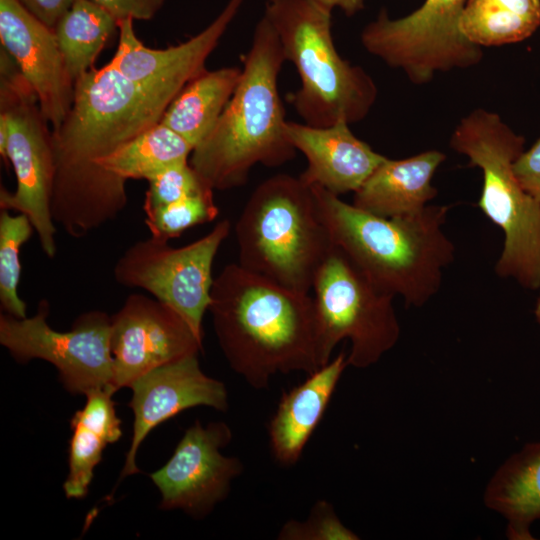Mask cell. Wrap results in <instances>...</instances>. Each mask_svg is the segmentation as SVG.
Instances as JSON below:
<instances>
[{
	"instance_id": "1",
	"label": "cell",
	"mask_w": 540,
	"mask_h": 540,
	"mask_svg": "<svg viewBox=\"0 0 540 540\" xmlns=\"http://www.w3.org/2000/svg\"><path fill=\"white\" fill-rule=\"evenodd\" d=\"M174 98L139 87L111 62L92 67L75 81L71 108L51 130V213L66 234L84 237L125 209L127 181L96 161L160 122Z\"/></svg>"
},
{
	"instance_id": "2",
	"label": "cell",
	"mask_w": 540,
	"mask_h": 540,
	"mask_svg": "<svg viewBox=\"0 0 540 540\" xmlns=\"http://www.w3.org/2000/svg\"><path fill=\"white\" fill-rule=\"evenodd\" d=\"M209 311L228 364L255 389L272 376L322 367L313 297L284 288L238 263L214 278Z\"/></svg>"
},
{
	"instance_id": "3",
	"label": "cell",
	"mask_w": 540,
	"mask_h": 540,
	"mask_svg": "<svg viewBox=\"0 0 540 540\" xmlns=\"http://www.w3.org/2000/svg\"><path fill=\"white\" fill-rule=\"evenodd\" d=\"M312 188L319 217L338 249L380 291L421 307L439 291L455 246L443 231L450 206L428 205L385 218Z\"/></svg>"
},
{
	"instance_id": "4",
	"label": "cell",
	"mask_w": 540,
	"mask_h": 540,
	"mask_svg": "<svg viewBox=\"0 0 540 540\" xmlns=\"http://www.w3.org/2000/svg\"><path fill=\"white\" fill-rule=\"evenodd\" d=\"M283 49L265 16L257 22L243 56L239 83L210 134L197 145L190 165L213 190L247 183L257 164L279 167L296 156L285 134L278 78Z\"/></svg>"
},
{
	"instance_id": "5",
	"label": "cell",
	"mask_w": 540,
	"mask_h": 540,
	"mask_svg": "<svg viewBox=\"0 0 540 540\" xmlns=\"http://www.w3.org/2000/svg\"><path fill=\"white\" fill-rule=\"evenodd\" d=\"M332 11L315 0H267L263 15L300 79L288 102L303 123L316 127L363 120L378 95L373 78L337 51Z\"/></svg>"
},
{
	"instance_id": "6",
	"label": "cell",
	"mask_w": 540,
	"mask_h": 540,
	"mask_svg": "<svg viewBox=\"0 0 540 540\" xmlns=\"http://www.w3.org/2000/svg\"><path fill=\"white\" fill-rule=\"evenodd\" d=\"M234 231L241 267L301 293L312 290L332 249L312 188L285 173L254 189Z\"/></svg>"
},
{
	"instance_id": "7",
	"label": "cell",
	"mask_w": 540,
	"mask_h": 540,
	"mask_svg": "<svg viewBox=\"0 0 540 540\" xmlns=\"http://www.w3.org/2000/svg\"><path fill=\"white\" fill-rule=\"evenodd\" d=\"M524 137L492 111L477 108L455 127L451 148L481 169L478 207L504 234L495 272L522 287L540 288V204L520 185L513 163L524 151Z\"/></svg>"
},
{
	"instance_id": "8",
	"label": "cell",
	"mask_w": 540,
	"mask_h": 540,
	"mask_svg": "<svg viewBox=\"0 0 540 540\" xmlns=\"http://www.w3.org/2000/svg\"><path fill=\"white\" fill-rule=\"evenodd\" d=\"M0 75V154L16 177L14 191L1 188L0 209L26 215L44 255L52 259L57 252L52 133L35 90L8 53L0 54Z\"/></svg>"
},
{
	"instance_id": "9",
	"label": "cell",
	"mask_w": 540,
	"mask_h": 540,
	"mask_svg": "<svg viewBox=\"0 0 540 540\" xmlns=\"http://www.w3.org/2000/svg\"><path fill=\"white\" fill-rule=\"evenodd\" d=\"M312 290L322 366L344 339L351 343L348 366L355 368L375 364L396 345L400 325L394 297L377 289L335 247L318 269Z\"/></svg>"
},
{
	"instance_id": "10",
	"label": "cell",
	"mask_w": 540,
	"mask_h": 540,
	"mask_svg": "<svg viewBox=\"0 0 540 540\" xmlns=\"http://www.w3.org/2000/svg\"><path fill=\"white\" fill-rule=\"evenodd\" d=\"M465 3L425 0L400 18H391L382 9L362 30L361 44L417 85L428 83L438 72L472 67L482 60L483 53L461 30Z\"/></svg>"
},
{
	"instance_id": "11",
	"label": "cell",
	"mask_w": 540,
	"mask_h": 540,
	"mask_svg": "<svg viewBox=\"0 0 540 540\" xmlns=\"http://www.w3.org/2000/svg\"><path fill=\"white\" fill-rule=\"evenodd\" d=\"M49 312L46 299L39 301L30 317L17 318L1 312L0 344L19 363L41 359L54 365L69 393L86 395L101 388L114 390L111 316L101 310H89L74 320L69 331L61 332L48 324Z\"/></svg>"
},
{
	"instance_id": "12",
	"label": "cell",
	"mask_w": 540,
	"mask_h": 540,
	"mask_svg": "<svg viewBox=\"0 0 540 540\" xmlns=\"http://www.w3.org/2000/svg\"><path fill=\"white\" fill-rule=\"evenodd\" d=\"M230 231V221L223 219L205 236L179 248L154 237L137 241L116 261L114 279L174 308L203 339L202 321L214 282L212 267Z\"/></svg>"
},
{
	"instance_id": "13",
	"label": "cell",
	"mask_w": 540,
	"mask_h": 540,
	"mask_svg": "<svg viewBox=\"0 0 540 540\" xmlns=\"http://www.w3.org/2000/svg\"><path fill=\"white\" fill-rule=\"evenodd\" d=\"M232 440L230 427L222 421L206 427L196 420L177 444L171 458L150 478L161 493L159 507L181 509L202 519L229 494L232 481L243 471L237 457L220 450Z\"/></svg>"
},
{
	"instance_id": "14",
	"label": "cell",
	"mask_w": 540,
	"mask_h": 540,
	"mask_svg": "<svg viewBox=\"0 0 540 540\" xmlns=\"http://www.w3.org/2000/svg\"><path fill=\"white\" fill-rule=\"evenodd\" d=\"M110 347L117 392L159 366L199 354L203 339L174 308L134 293L111 316Z\"/></svg>"
},
{
	"instance_id": "15",
	"label": "cell",
	"mask_w": 540,
	"mask_h": 540,
	"mask_svg": "<svg viewBox=\"0 0 540 540\" xmlns=\"http://www.w3.org/2000/svg\"><path fill=\"white\" fill-rule=\"evenodd\" d=\"M129 388L132 389L129 406L134 423L120 480L140 472L136 465L137 450L161 423L197 406L228 410L224 383L202 371L198 354L159 366L136 379Z\"/></svg>"
},
{
	"instance_id": "16",
	"label": "cell",
	"mask_w": 540,
	"mask_h": 540,
	"mask_svg": "<svg viewBox=\"0 0 540 540\" xmlns=\"http://www.w3.org/2000/svg\"><path fill=\"white\" fill-rule=\"evenodd\" d=\"M243 2L228 0L218 16L201 32L166 49L146 47L135 34L134 20H119L118 47L111 63L139 87L177 96L189 81L206 70L208 57L219 44Z\"/></svg>"
},
{
	"instance_id": "17",
	"label": "cell",
	"mask_w": 540,
	"mask_h": 540,
	"mask_svg": "<svg viewBox=\"0 0 540 540\" xmlns=\"http://www.w3.org/2000/svg\"><path fill=\"white\" fill-rule=\"evenodd\" d=\"M0 41L35 90L44 117L56 129L71 108L75 83L67 73L54 30L17 0H0Z\"/></svg>"
},
{
	"instance_id": "18",
	"label": "cell",
	"mask_w": 540,
	"mask_h": 540,
	"mask_svg": "<svg viewBox=\"0 0 540 540\" xmlns=\"http://www.w3.org/2000/svg\"><path fill=\"white\" fill-rule=\"evenodd\" d=\"M285 134L307 160L300 179L337 196L355 193L386 159L357 138L345 121L326 127L287 121Z\"/></svg>"
},
{
	"instance_id": "19",
	"label": "cell",
	"mask_w": 540,
	"mask_h": 540,
	"mask_svg": "<svg viewBox=\"0 0 540 540\" xmlns=\"http://www.w3.org/2000/svg\"><path fill=\"white\" fill-rule=\"evenodd\" d=\"M347 366V354L342 351L309 374L305 381L282 394L268 423L271 452L280 465L288 467L298 462Z\"/></svg>"
},
{
	"instance_id": "20",
	"label": "cell",
	"mask_w": 540,
	"mask_h": 540,
	"mask_svg": "<svg viewBox=\"0 0 540 540\" xmlns=\"http://www.w3.org/2000/svg\"><path fill=\"white\" fill-rule=\"evenodd\" d=\"M445 159L446 155L438 150L398 160L386 157L354 193L352 204L385 218L419 212L438 193L432 179Z\"/></svg>"
},
{
	"instance_id": "21",
	"label": "cell",
	"mask_w": 540,
	"mask_h": 540,
	"mask_svg": "<svg viewBox=\"0 0 540 540\" xmlns=\"http://www.w3.org/2000/svg\"><path fill=\"white\" fill-rule=\"evenodd\" d=\"M112 388L96 389L86 394L84 407L70 420L72 436L69 442L68 475L63 484L68 499L86 497L94 469L102 460L108 444L122 435Z\"/></svg>"
},
{
	"instance_id": "22",
	"label": "cell",
	"mask_w": 540,
	"mask_h": 540,
	"mask_svg": "<svg viewBox=\"0 0 540 540\" xmlns=\"http://www.w3.org/2000/svg\"><path fill=\"white\" fill-rule=\"evenodd\" d=\"M484 502L507 520L509 539H534L530 527L540 519V442L526 444L498 468Z\"/></svg>"
},
{
	"instance_id": "23",
	"label": "cell",
	"mask_w": 540,
	"mask_h": 540,
	"mask_svg": "<svg viewBox=\"0 0 540 540\" xmlns=\"http://www.w3.org/2000/svg\"><path fill=\"white\" fill-rule=\"evenodd\" d=\"M242 68L204 70L189 81L170 103L160 122L194 148L213 130L241 78Z\"/></svg>"
},
{
	"instance_id": "24",
	"label": "cell",
	"mask_w": 540,
	"mask_h": 540,
	"mask_svg": "<svg viewBox=\"0 0 540 540\" xmlns=\"http://www.w3.org/2000/svg\"><path fill=\"white\" fill-rule=\"evenodd\" d=\"M194 146L158 122L124 142L96 164L124 180L148 181L162 171L189 162Z\"/></svg>"
},
{
	"instance_id": "25",
	"label": "cell",
	"mask_w": 540,
	"mask_h": 540,
	"mask_svg": "<svg viewBox=\"0 0 540 540\" xmlns=\"http://www.w3.org/2000/svg\"><path fill=\"white\" fill-rule=\"evenodd\" d=\"M460 26L480 47L517 43L540 26V0H466Z\"/></svg>"
},
{
	"instance_id": "26",
	"label": "cell",
	"mask_w": 540,
	"mask_h": 540,
	"mask_svg": "<svg viewBox=\"0 0 540 540\" xmlns=\"http://www.w3.org/2000/svg\"><path fill=\"white\" fill-rule=\"evenodd\" d=\"M117 21L91 0H76L54 28L65 67L75 81L92 68Z\"/></svg>"
},
{
	"instance_id": "27",
	"label": "cell",
	"mask_w": 540,
	"mask_h": 540,
	"mask_svg": "<svg viewBox=\"0 0 540 540\" xmlns=\"http://www.w3.org/2000/svg\"><path fill=\"white\" fill-rule=\"evenodd\" d=\"M35 232L29 218L8 210L0 212V305L1 312L17 318L27 317V305L20 297V253L22 246Z\"/></svg>"
},
{
	"instance_id": "28",
	"label": "cell",
	"mask_w": 540,
	"mask_h": 540,
	"mask_svg": "<svg viewBox=\"0 0 540 540\" xmlns=\"http://www.w3.org/2000/svg\"><path fill=\"white\" fill-rule=\"evenodd\" d=\"M213 193V189H206L170 204L144 211V222L151 237L169 241L178 238L196 225L214 221L219 210Z\"/></svg>"
},
{
	"instance_id": "29",
	"label": "cell",
	"mask_w": 540,
	"mask_h": 540,
	"mask_svg": "<svg viewBox=\"0 0 540 540\" xmlns=\"http://www.w3.org/2000/svg\"><path fill=\"white\" fill-rule=\"evenodd\" d=\"M143 210H151L212 189L189 162L172 166L148 181Z\"/></svg>"
},
{
	"instance_id": "30",
	"label": "cell",
	"mask_w": 540,
	"mask_h": 540,
	"mask_svg": "<svg viewBox=\"0 0 540 540\" xmlns=\"http://www.w3.org/2000/svg\"><path fill=\"white\" fill-rule=\"evenodd\" d=\"M281 540H357L359 537L340 521L333 506L320 500L305 521L289 520L281 528Z\"/></svg>"
},
{
	"instance_id": "31",
	"label": "cell",
	"mask_w": 540,
	"mask_h": 540,
	"mask_svg": "<svg viewBox=\"0 0 540 540\" xmlns=\"http://www.w3.org/2000/svg\"><path fill=\"white\" fill-rule=\"evenodd\" d=\"M513 171L522 188L540 204V137L517 157Z\"/></svg>"
},
{
	"instance_id": "32",
	"label": "cell",
	"mask_w": 540,
	"mask_h": 540,
	"mask_svg": "<svg viewBox=\"0 0 540 540\" xmlns=\"http://www.w3.org/2000/svg\"><path fill=\"white\" fill-rule=\"evenodd\" d=\"M116 21L123 19L150 20L166 0H91Z\"/></svg>"
},
{
	"instance_id": "33",
	"label": "cell",
	"mask_w": 540,
	"mask_h": 540,
	"mask_svg": "<svg viewBox=\"0 0 540 540\" xmlns=\"http://www.w3.org/2000/svg\"><path fill=\"white\" fill-rule=\"evenodd\" d=\"M30 14L54 30L61 16L76 0H17Z\"/></svg>"
},
{
	"instance_id": "34",
	"label": "cell",
	"mask_w": 540,
	"mask_h": 540,
	"mask_svg": "<svg viewBox=\"0 0 540 540\" xmlns=\"http://www.w3.org/2000/svg\"><path fill=\"white\" fill-rule=\"evenodd\" d=\"M331 10L337 8L351 16L364 7L365 0H315Z\"/></svg>"
},
{
	"instance_id": "35",
	"label": "cell",
	"mask_w": 540,
	"mask_h": 540,
	"mask_svg": "<svg viewBox=\"0 0 540 540\" xmlns=\"http://www.w3.org/2000/svg\"><path fill=\"white\" fill-rule=\"evenodd\" d=\"M534 314H535V317H536L537 321L540 324V295L538 296L537 301H536Z\"/></svg>"
}]
</instances>
